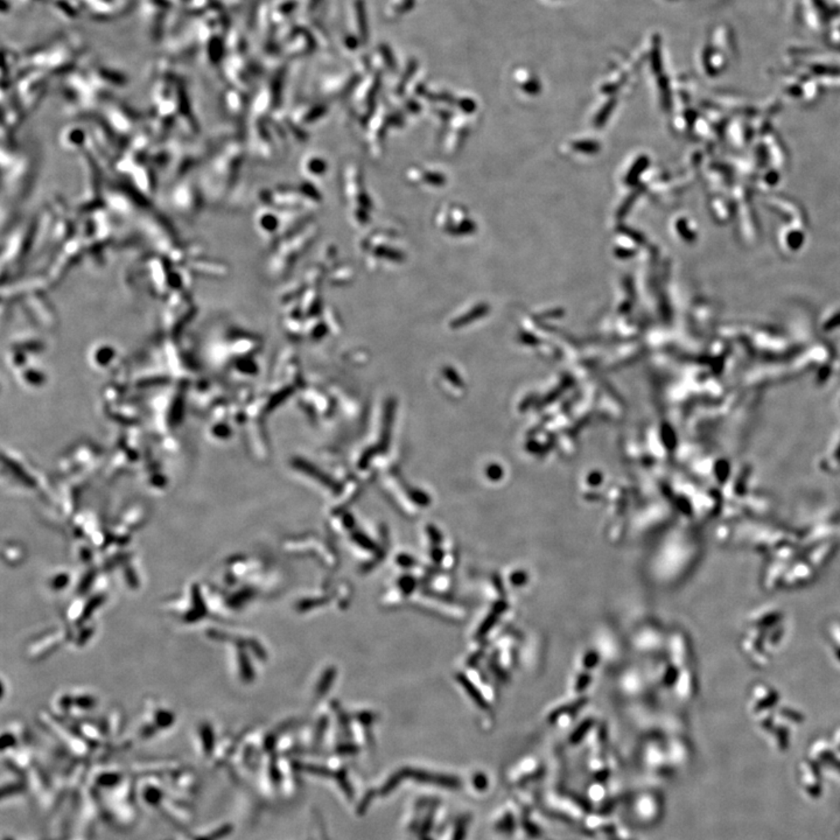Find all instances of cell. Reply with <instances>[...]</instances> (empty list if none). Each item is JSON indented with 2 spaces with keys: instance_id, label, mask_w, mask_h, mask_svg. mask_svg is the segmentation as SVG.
I'll use <instances>...</instances> for the list:
<instances>
[{
  "instance_id": "6da1fadb",
  "label": "cell",
  "mask_w": 840,
  "mask_h": 840,
  "mask_svg": "<svg viewBox=\"0 0 840 840\" xmlns=\"http://www.w3.org/2000/svg\"><path fill=\"white\" fill-rule=\"evenodd\" d=\"M85 15L96 22H111L129 13L133 0H81Z\"/></svg>"
},
{
  "instance_id": "7a4b0ae2",
  "label": "cell",
  "mask_w": 840,
  "mask_h": 840,
  "mask_svg": "<svg viewBox=\"0 0 840 840\" xmlns=\"http://www.w3.org/2000/svg\"><path fill=\"white\" fill-rule=\"evenodd\" d=\"M56 15L67 22H75L85 15L81 0H48Z\"/></svg>"
}]
</instances>
